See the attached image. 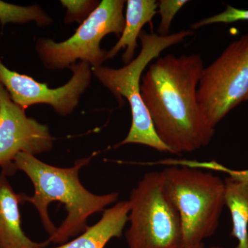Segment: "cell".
Returning <instances> with one entry per match:
<instances>
[{"instance_id":"6da1fadb","label":"cell","mask_w":248,"mask_h":248,"mask_svg":"<svg viewBox=\"0 0 248 248\" xmlns=\"http://www.w3.org/2000/svg\"><path fill=\"white\" fill-rule=\"evenodd\" d=\"M203 62L199 54L158 58L142 76L140 93L156 135L181 155L208 146L215 135L201 110L197 89Z\"/></svg>"},{"instance_id":"7a4b0ae2","label":"cell","mask_w":248,"mask_h":248,"mask_svg":"<svg viewBox=\"0 0 248 248\" xmlns=\"http://www.w3.org/2000/svg\"><path fill=\"white\" fill-rule=\"evenodd\" d=\"M91 157L78 159L73 167L59 168L46 164L35 155L21 153L14 161L17 170L25 173L35 188L34 195H24V202L34 205L50 243L62 245L71 237L84 232L88 218L104 211L117 202V192L97 195L86 190L80 182L79 172Z\"/></svg>"},{"instance_id":"3957f363","label":"cell","mask_w":248,"mask_h":248,"mask_svg":"<svg viewBox=\"0 0 248 248\" xmlns=\"http://www.w3.org/2000/svg\"><path fill=\"white\" fill-rule=\"evenodd\" d=\"M193 34L192 31L182 30L168 36H160L142 31L139 37L141 44V51L128 64L120 68L103 66L92 68L93 74L120 104L124 102V98L130 104L131 126L126 138L116 147L138 143L162 153H171L170 150L156 135L149 112L142 100L140 84L143 71L153 60L159 58L161 52L184 42L186 37Z\"/></svg>"},{"instance_id":"277c9868","label":"cell","mask_w":248,"mask_h":248,"mask_svg":"<svg viewBox=\"0 0 248 248\" xmlns=\"http://www.w3.org/2000/svg\"><path fill=\"white\" fill-rule=\"evenodd\" d=\"M160 172L165 192L180 217L183 247L211 237L226 205L224 181L186 166H170Z\"/></svg>"},{"instance_id":"5b68a950","label":"cell","mask_w":248,"mask_h":248,"mask_svg":"<svg viewBox=\"0 0 248 248\" xmlns=\"http://www.w3.org/2000/svg\"><path fill=\"white\" fill-rule=\"evenodd\" d=\"M129 248L183 247L182 221L163 186L161 172L146 173L130 192Z\"/></svg>"},{"instance_id":"8992f818","label":"cell","mask_w":248,"mask_h":248,"mask_svg":"<svg viewBox=\"0 0 248 248\" xmlns=\"http://www.w3.org/2000/svg\"><path fill=\"white\" fill-rule=\"evenodd\" d=\"M125 4L124 0H102L68 40L55 42L39 39L36 50L44 66L50 70H62L79 60L93 68L102 66L108 60V51L101 48V41L108 34L122 35L125 27Z\"/></svg>"},{"instance_id":"52a82bcc","label":"cell","mask_w":248,"mask_h":248,"mask_svg":"<svg viewBox=\"0 0 248 248\" xmlns=\"http://www.w3.org/2000/svg\"><path fill=\"white\" fill-rule=\"evenodd\" d=\"M197 99L214 128L234 108L248 101V33L231 42L203 68Z\"/></svg>"},{"instance_id":"ba28073f","label":"cell","mask_w":248,"mask_h":248,"mask_svg":"<svg viewBox=\"0 0 248 248\" xmlns=\"http://www.w3.org/2000/svg\"><path fill=\"white\" fill-rule=\"evenodd\" d=\"M73 76L67 84L50 89L31 77L11 71L0 60V83L9 93L15 104L26 110L35 104H48L58 115H71L79 104L80 97L89 87L92 68L86 62L70 67Z\"/></svg>"},{"instance_id":"9c48e42d","label":"cell","mask_w":248,"mask_h":248,"mask_svg":"<svg viewBox=\"0 0 248 248\" xmlns=\"http://www.w3.org/2000/svg\"><path fill=\"white\" fill-rule=\"evenodd\" d=\"M53 137L48 125L28 117L15 104L0 83V167L6 176L17 172L14 161L18 154L39 155L53 148Z\"/></svg>"},{"instance_id":"30bf717a","label":"cell","mask_w":248,"mask_h":248,"mask_svg":"<svg viewBox=\"0 0 248 248\" xmlns=\"http://www.w3.org/2000/svg\"><path fill=\"white\" fill-rule=\"evenodd\" d=\"M24 194L15 192L7 176L0 174V248H46L47 240L38 243L32 241L22 228L19 205L24 202Z\"/></svg>"},{"instance_id":"8fae6325","label":"cell","mask_w":248,"mask_h":248,"mask_svg":"<svg viewBox=\"0 0 248 248\" xmlns=\"http://www.w3.org/2000/svg\"><path fill=\"white\" fill-rule=\"evenodd\" d=\"M128 201L118 202L104 210L102 218L76 239L53 248H104L111 239L120 237L128 221Z\"/></svg>"},{"instance_id":"7c38bea8","label":"cell","mask_w":248,"mask_h":248,"mask_svg":"<svg viewBox=\"0 0 248 248\" xmlns=\"http://www.w3.org/2000/svg\"><path fill=\"white\" fill-rule=\"evenodd\" d=\"M125 27L120 40L108 54V60L115 58L122 49H125L122 61L125 65L134 60L138 46V39L142 29L157 14V1L155 0H128L127 1Z\"/></svg>"},{"instance_id":"4fadbf2b","label":"cell","mask_w":248,"mask_h":248,"mask_svg":"<svg viewBox=\"0 0 248 248\" xmlns=\"http://www.w3.org/2000/svg\"><path fill=\"white\" fill-rule=\"evenodd\" d=\"M226 205L232 221V235L237 240L235 248H248V181L225 179Z\"/></svg>"},{"instance_id":"5bb4252c","label":"cell","mask_w":248,"mask_h":248,"mask_svg":"<svg viewBox=\"0 0 248 248\" xmlns=\"http://www.w3.org/2000/svg\"><path fill=\"white\" fill-rule=\"evenodd\" d=\"M35 22L39 27H46L53 22L38 5L21 6L0 1V23L4 27L7 23L27 24Z\"/></svg>"},{"instance_id":"9a60e30c","label":"cell","mask_w":248,"mask_h":248,"mask_svg":"<svg viewBox=\"0 0 248 248\" xmlns=\"http://www.w3.org/2000/svg\"><path fill=\"white\" fill-rule=\"evenodd\" d=\"M60 2L66 9L64 17L66 24L84 22L100 4L96 0H62Z\"/></svg>"},{"instance_id":"2e32d148","label":"cell","mask_w":248,"mask_h":248,"mask_svg":"<svg viewBox=\"0 0 248 248\" xmlns=\"http://www.w3.org/2000/svg\"><path fill=\"white\" fill-rule=\"evenodd\" d=\"M189 2L187 0H160L157 1L161 22L156 31V34L160 36L169 35L171 24L176 15Z\"/></svg>"},{"instance_id":"e0dca14e","label":"cell","mask_w":248,"mask_h":248,"mask_svg":"<svg viewBox=\"0 0 248 248\" xmlns=\"http://www.w3.org/2000/svg\"><path fill=\"white\" fill-rule=\"evenodd\" d=\"M238 21H248V10L236 9L228 5L226 9L223 12L202 19L200 22L192 24L191 27L192 29H197L210 24L218 23L229 24Z\"/></svg>"},{"instance_id":"ac0fdd59","label":"cell","mask_w":248,"mask_h":248,"mask_svg":"<svg viewBox=\"0 0 248 248\" xmlns=\"http://www.w3.org/2000/svg\"><path fill=\"white\" fill-rule=\"evenodd\" d=\"M219 172H226L229 174L230 177L239 181H248V170H234L228 169L221 165L219 168Z\"/></svg>"},{"instance_id":"d6986e66","label":"cell","mask_w":248,"mask_h":248,"mask_svg":"<svg viewBox=\"0 0 248 248\" xmlns=\"http://www.w3.org/2000/svg\"><path fill=\"white\" fill-rule=\"evenodd\" d=\"M181 248H205L203 243L202 244L195 245V246H188V247H182Z\"/></svg>"},{"instance_id":"ffe728a7","label":"cell","mask_w":248,"mask_h":248,"mask_svg":"<svg viewBox=\"0 0 248 248\" xmlns=\"http://www.w3.org/2000/svg\"><path fill=\"white\" fill-rule=\"evenodd\" d=\"M210 248H223L221 247H218V246H213V247Z\"/></svg>"}]
</instances>
